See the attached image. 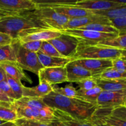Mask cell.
<instances>
[{
    "label": "cell",
    "instance_id": "cell-1",
    "mask_svg": "<svg viewBox=\"0 0 126 126\" xmlns=\"http://www.w3.org/2000/svg\"><path fill=\"white\" fill-rule=\"evenodd\" d=\"M52 109H57L80 119H92L97 109L96 105L76 98H69L54 92L42 98Z\"/></svg>",
    "mask_w": 126,
    "mask_h": 126
},
{
    "label": "cell",
    "instance_id": "cell-2",
    "mask_svg": "<svg viewBox=\"0 0 126 126\" xmlns=\"http://www.w3.org/2000/svg\"><path fill=\"white\" fill-rule=\"evenodd\" d=\"M24 13L32 18L40 28L60 32L70 20V17L57 13L52 7L46 6H38L33 11Z\"/></svg>",
    "mask_w": 126,
    "mask_h": 126
},
{
    "label": "cell",
    "instance_id": "cell-3",
    "mask_svg": "<svg viewBox=\"0 0 126 126\" xmlns=\"http://www.w3.org/2000/svg\"><path fill=\"white\" fill-rule=\"evenodd\" d=\"M34 28H41L25 13L0 18V32L9 35L12 39H17L23 31Z\"/></svg>",
    "mask_w": 126,
    "mask_h": 126
},
{
    "label": "cell",
    "instance_id": "cell-4",
    "mask_svg": "<svg viewBox=\"0 0 126 126\" xmlns=\"http://www.w3.org/2000/svg\"><path fill=\"white\" fill-rule=\"evenodd\" d=\"M121 49L87 44L80 41L72 60L88 59L113 60L121 58Z\"/></svg>",
    "mask_w": 126,
    "mask_h": 126
},
{
    "label": "cell",
    "instance_id": "cell-5",
    "mask_svg": "<svg viewBox=\"0 0 126 126\" xmlns=\"http://www.w3.org/2000/svg\"><path fill=\"white\" fill-rule=\"evenodd\" d=\"M11 46L14 51L16 62L22 70L31 71L38 75L39 71L44 68L39 61L37 53L29 51L23 48L18 39H13Z\"/></svg>",
    "mask_w": 126,
    "mask_h": 126
},
{
    "label": "cell",
    "instance_id": "cell-6",
    "mask_svg": "<svg viewBox=\"0 0 126 126\" xmlns=\"http://www.w3.org/2000/svg\"><path fill=\"white\" fill-rule=\"evenodd\" d=\"M47 41L55 47L63 57L68 58L71 60L76 54L78 46L80 43L79 39L76 37L63 33L57 38Z\"/></svg>",
    "mask_w": 126,
    "mask_h": 126
},
{
    "label": "cell",
    "instance_id": "cell-7",
    "mask_svg": "<svg viewBox=\"0 0 126 126\" xmlns=\"http://www.w3.org/2000/svg\"><path fill=\"white\" fill-rule=\"evenodd\" d=\"M61 32L65 34L76 37L81 41L90 44H96L99 42L115 38L119 35L116 33H100L94 31L77 29L66 30Z\"/></svg>",
    "mask_w": 126,
    "mask_h": 126
},
{
    "label": "cell",
    "instance_id": "cell-8",
    "mask_svg": "<svg viewBox=\"0 0 126 126\" xmlns=\"http://www.w3.org/2000/svg\"><path fill=\"white\" fill-rule=\"evenodd\" d=\"M126 98V90L120 91H103L97 98L98 109H114L123 106Z\"/></svg>",
    "mask_w": 126,
    "mask_h": 126
},
{
    "label": "cell",
    "instance_id": "cell-9",
    "mask_svg": "<svg viewBox=\"0 0 126 126\" xmlns=\"http://www.w3.org/2000/svg\"><path fill=\"white\" fill-rule=\"evenodd\" d=\"M62 32L53 30L34 28L27 30L20 33L17 39L20 43L28 41H47L50 39L57 38L62 34Z\"/></svg>",
    "mask_w": 126,
    "mask_h": 126
},
{
    "label": "cell",
    "instance_id": "cell-10",
    "mask_svg": "<svg viewBox=\"0 0 126 126\" xmlns=\"http://www.w3.org/2000/svg\"><path fill=\"white\" fill-rule=\"evenodd\" d=\"M11 105L17 112L18 119L25 118V119L41 122L48 125L54 120L53 111L52 108L47 110L38 111L33 110L25 107L15 106L12 104V103Z\"/></svg>",
    "mask_w": 126,
    "mask_h": 126
},
{
    "label": "cell",
    "instance_id": "cell-11",
    "mask_svg": "<svg viewBox=\"0 0 126 126\" xmlns=\"http://www.w3.org/2000/svg\"><path fill=\"white\" fill-rule=\"evenodd\" d=\"M36 8L37 4L32 0H0V9L14 15L32 11Z\"/></svg>",
    "mask_w": 126,
    "mask_h": 126
},
{
    "label": "cell",
    "instance_id": "cell-12",
    "mask_svg": "<svg viewBox=\"0 0 126 126\" xmlns=\"http://www.w3.org/2000/svg\"><path fill=\"white\" fill-rule=\"evenodd\" d=\"M38 76L39 82L45 81L52 86L67 82L65 67L44 68L39 71Z\"/></svg>",
    "mask_w": 126,
    "mask_h": 126
},
{
    "label": "cell",
    "instance_id": "cell-13",
    "mask_svg": "<svg viewBox=\"0 0 126 126\" xmlns=\"http://www.w3.org/2000/svg\"><path fill=\"white\" fill-rule=\"evenodd\" d=\"M73 6L94 11H106L118 7L123 5L117 1H103V0H81L75 1Z\"/></svg>",
    "mask_w": 126,
    "mask_h": 126
},
{
    "label": "cell",
    "instance_id": "cell-14",
    "mask_svg": "<svg viewBox=\"0 0 126 126\" xmlns=\"http://www.w3.org/2000/svg\"><path fill=\"white\" fill-rule=\"evenodd\" d=\"M95 23L111 25L110 20L108 19V18L99 16V15L94 14L85 16V17H79V18H70V20L63 27L62 30L78 29L84 26L91 24H95Z\"/></svg>",
    "mask_w": 126,
    "mask_h": 126
},
{
    "label": "cell",
    "instance_id": "cell-15",
    "mask_svg": "<svg viewBox=\"0 0 126 126\" xmlns=\"http://www.w3.org/2000/svg\"><path fill=\"white\" fill-rule=\"evenodd\" d=\"M73 61L92 73L94 76L104 70L113 67L111 60L88 59H79Z\"/></svg>",
    "mask_w": 126,
    "mask_h": 126
},
{
    "label": "cell",
    "instance_id": "cell-16",
    "mask_svg": "<svg viewBox=\"0 0 126 126\" xmlns=\"http://www.w3.org/2000/svg\"><path fill=\"white\" fill-rule=\"evenodd\" d=\"M65 68L66 70L67 82H77L84 79L94 77L92 73L76 63L73 60L66 65Z\"/></svg>",
    "mask_w": 126,
    "mask_h": 126
},
{
    "label": "cell",
    "instance_id": "cell-17",
    "mask_svg": "<svg viewBox=\"0 0 126 126\" xmlns=\"http://www.w3.org/2000/svg\"><path fill=\"white\" fill-rule=\"evenodd\" d=\"M52 111L54 119L62 122L68 126H94L92 119H78L57 109H52Z\"/></svg>",
    "mask_w": 126,
    "mask_h": 126
},
{
    "label": "cell",
    "instance_id": "cell-18",
    "mask_svg": "<svg viewBox=\"0 0 126 126\" xmlns=\"http://www.w3.org/2000/svg\"><path fill=\"white\" fill-rule=\"evenodd\" d=\"M0 66L3 69L6 74L17 81L22 82L21 81L23 80L30 84L33 82L32 80L26 75L16 62H4L0 63Z\"/></svg>",
    "mask_w": 126,
    "mask_h": 126
},
{
    "label": "cell",
    "instance_id": "cell-19",
    "mask_svg": "<svg viewBox=\"0 0 126 126\" xmlns=\"http://www.w3.org/2000/svg\"><path fill=\"white\" fill-rule=\"evenodd\" d=\"M52 91V86L45 81H41L38 86L34 87H27L23 86V97L43 98Z\"/></svg>",
    "mask_w": 126,
    "mask_h": 126
},
{
    "label": "cell",
    "instance_id": "cell-20",
    "mask_svg": "<svg viewBox=\"0 0 126 126\" xmlns=\"http://www.w3.org/2000/svg\"><path fill=\"white\" fill-rule=\"evenodd\" d=\"M12 104L15 106L25 107L33 110L42 111L51 109L44 103L42 98L23 97L20 99L15 100Z\"/></svg>",
    "mask_w": 126,
    "mask_h": 126
},
{
    "label": "cell",
    "instance_id": "cell-21",
    "mask_svg": "<svg viewBox=\"0 0 126 126\" xmlns=\"http://www.w3.org/2000/svg\"><path fill=\"white\" fill-rule=\"evenodd\" d=\"M37 55L44 68L65 67L68 63L72 61L71 59L68 58L48 56L44 55L40 52H38Z\"/></svg>",
    "mask_w": 126,
    "mask_h": 126
},
{
    "label": "cell",
    "instance_id": "cell-22",
    "mask_svg": "<svg viewBox=\"0 0 126 126\" xmlns=\"http://www.w3.org/2000/svg\"><path fill=\"white\" fill-rule=\"evenodd\" d=\"M95 79L97 86L100 87L103 91H120L126 90V78L113 80Z\"/></svg>",
    "mask_w": 126,
    "mask_h": 126
},
{
    "label": "cell",
    "instance_id": "cell-23",
    "mask_svg": "<svg viewBox=\"0 0 126 126\" xmlns=\"http://www.w3.org/2000/svg\"><path fill=\"white\" fill-rule=\"evenodd\" d=\"M103 91V90L98 86L95 88L92 89L88 91H82V90H77V96L76 98L80 100L87 102L88 103L97 105V98L100 94Z\"/></svg>",
    "mask_w": 126,
    "mask_h": 126
},
{
    "label": "cell",
    "instance_id": "cell-24",
    "mask_svg": "<svg viewBox=\"0 0 126 126\" xmlns=\"http://www.w3.org/2000/svg\"><path fill=\"white\" fill-rule=\"evenodd\" d=\"M12 103L0 102V120L5 122H14L18 119L17 112L12 108Z\"/></svg>",
    "mask_w": 126,
    "mask_h": 126
},
{
    "label": "cell",
    "instance_id": "cell-25",
    "mask_svg": "<svg viewBox=\"0 0 126 126\" xmlns=\"http://www.w3.org/2000/svg\"><path fill=\"white\" fill-rule=\"evenodd\" d=\"M95 45L116 48L121 50L126 49V34H120L113 39L99 42Z\"/></svg>",
    "mask_w": 126,
    "mask_h": 126
},
{
    "label": "cell",
    "instance_id": "cell-26",
    "mask_svg": "<svg viewBox=\"0 0 126 126\" xmlns=\"http://www.w3.org/2000/svg\"><path fill=\"white\" fill-rule=\"evenodd\" d=\"M94 78L106 80L124 79L126 78V71H119L111 68L95 75Z\"/></svg>",
    "mask_w": 126,
    "mask_h": 126
},
{
    "label": "cell",
    "instance_id": "cell-27",
    "mask_svg": "<svg viewBox=\"0 0 126 126\" xmlns=\"http://www.w3.org/2000/svg\"><path fill=\"white\" fill-rule=\"evenodd\" d=\"M77 30H84L94 31V32H100V33H116V34H119V32H118V30L116 29L112 25L100 24V23L89 25H86L78 28Z\"/></svg>",
    "mask_w": 126,
    "mask_h": 126
},
{
    "label": "cell",
    "instance_id": "cell-28",
    "mask_svg": "<svg viewBox=\"0 0 126 126\" xmlns=\"http://www.w3.org/2000/svg\"><path fill=\"white\" fill-rule=\"evenodd\" d=\"M94 14L99 15L103 16L109 20L114 19V18H120V17H126V6L113 9L106 11H94Z\"/></svg>",
    "mask_w": 126,
    "mask_h": 126
},
{
    "label": "cell",
    "instance_id": "cell-29",
    "mask_svg": "<svg viewBox=\"0 0 126 126\" xmlns=\"http://www.w3.org/2000/svg\"><path fill=\"white\" fill-rule=\"evenodd\" d=\"M6 81L11 87L16 97V100L23 97V87L24 85L20 81H18L6 74Z\"/></svg>",
    "mask_w": 126,
    "mask_h": 126
},
{
    "label": "cell",
    "instance_id": "cell-30",
    "mask_svg": "<svg viewBox=\"0 0 126 126\" xmlns=\"http://www.w3.org/2000/svg\"><path fill=\"white\" fill-rule=\"evenodd\" d=\"M53 92L69 98H75L77 96V90L73 84H68L63 87H57L56 85L52 86Z\"/></svg>",
    "mask_w": 126,
    "mask_h": 126
},
{
    "label": "cell",
    "instance_id": "cell-31",
    "mask_svg": "<svg viewBox=\"0 0 126 126\" xmlns=\"http://www.w3.org/2000/svg\"><path fill=\"white\" fill-rule=\"evenodd\" d=\"M16 62L14 51L11 44L0 47V63Z\"/></svg>",
    "mask_w": 126,
    "mask_h": 126
},
{
    "label": "cell",
    "instance_id": "cell-32",
    "mask_svg": "<svg viewBox=\"0 0 126 126\" xmlns=\"http://www.w3.org/2000/svg\"><path fill=\"white\" fill-rule=\"evenodd\" d=\"M44 55L51 57H63L59 52L57 50L55 47L49 43L48 41H43L39 51ZM65 58V57H64Z\"/></svg>",
    "mask_w": 126,
    "mask_h": 126
},
{
    "label": "cell",
    "instance_id": "cell-33",
    "mask_svg": "<svg viewBox=\"0 0 126 126\" xmlns=\"http://www.w3.org/2000/svg\"><path fill=\"white\" fill-rule=\"evenodd\" d=\"M76 83L78 86L79 89L82 90V91H88V90L95 88L97 86L96 79L94 77L84 79Z\"/></svg>",
    "mask_w": 126,
    "mask_h": 126
},
{
    "label": "cell",
    "instance_id": "cell-34",
    "mask_svg": "<svg viewBox=\"0 0 126 126\" xmlns=\"http://www.w3.org/2000/svg\"><path fill=\"white\" fill-rule=\"evenodd\" d=\"M111 24L119 32V35L126 34V16L110 20Z\"/></svg>",
    "mask_w": 126,
    "mask_h": 126
},
{
    "label": "cell",
    "instance_id": "cell-35",
    "mask_svg": "<svg viewBox=\"0 0 126 126\" xmlns=\"http://www.w3.org/2000/svg\"><path fill=\"white\" fill-rule=\"evenodd\" d=\"M100 120L109 126H126V120L115 118L111 116H108Z\"/></svg>",
    "mask_w": 126,
    "mask_h": 126
},
{
    "label": "cell",
    "instance_id": "cell-36",
    "mask_svg": "<svg viewBox=\"0 0 126 126\" xmlns=\"http://www.w3.org/2000/svg\"><path fill=\"white\" fill-rule=\"evenodd\" d=\"M17 126H49L48 124L36 121L30 120V119L19 118L14 121Z\"/></svg>",
    "mask_w": 126,
    "mask_h": 126
},
{
    "label": "cell",
    "instance_id": "cell-37",
    "mask_svg": "<svg viewBox=\"0 0 126 126\" xmlns=\"http://www.w3.org/2000/svg\"><path fill=\"white\" fill-rule=\"evenodd\" d=\"M42 43L43 41H28L26 43H20V44L22 46L27 50L37 53L39 51Z\"/></svg>",
    "mask_w": 126,
    "mask_h": 126
},
{
    "label": "cell",
    "instance_id": "cell-38",
    "mask_svg": "<svg viewBox=\"0 0 126 126\" xmlns=\"http://www.w3.org/2000/svg\"><path fill=\"white\" fill-rule=\"evenodd\" d=\"M0 89L2 91L4 94L6 95L7 97L10 98L11 99L16 100V97L14 94L13 91L11 89V87L9 86V84L7 83L6 79L0 82Z\"/></svg>",
    "mask_w": 126,
    "mask_h": 126
},
{
    "label": "cell",
    "instance_id": "cell-39",
    "mask_svg": "<svg viewBox=\"0 0 126 126\" xmlns=\"http://www.w3.org/2000/svg\"><path fill=\"white\" fill-rule=\"evenodd\" d=\"M110 116L126 120V107L120 106L114 108L112 110Z\"/></svg>",
    "mask_w": 126,
    "mask_h": 126
},
{
    "label": "cell",
    "instance_id": "cell-40",
    "mask_svg": "<svg viewBox=\"0 0 126 126\" xmlns=\"http://www.w3.org/2000/svg\"><path fill=\"white\" fill-rule=\"evenodd\" d=\"M113 68L119 71H126V60L119 58L112 60Z\"/></svg>",
    "mask_w": 126,
    "mask_h": 126
},
{
    "label": "cell",
    "instance_id": "cell-41",
    "mask_svg": "<svg viewBox=\"0 0 126 126\" xmlns=\"http://www.w3.org/2000/svg\"><path fill=\"white\" fill-rule=\"evenodd\" d=\"M12 38L9 35L0 32V47L11 44Z\"/></svg>",
    "mask_w": 126,
    "mask_h": 126
},
{
    "label": "cell",
    "instance_id": "cell-42",
    "mask_svg": "<svg viewBox=\"0 0 126 126\" xmlns=\"http://www.w3.org/2000/svg\"><path fill=\"white\" fill-rule=\"evenodd\" d=\"M14 100L11 99L8 97L6 95L4 94L2 92L0 89V102H6V103H13L14 102Z\"/></svg>",
    "mask_w": 126,
    "mask_h": 126
},
{
    "label": "cell",
    "instance_id": "cell-43",
    "mask_svg": "<svg viewBox=\"0 0 126 126\" xmlns=\"http://www.w3.org/2000/svg\"><path fill=\"white\" fill-rule=\"evenodd\" d=\"M49 126H68L65 124H64L62 122L60 121L55 119L54 118V120L49 124Z\"/></svg>",
    "mask_w": 126,
    "mask_h": 126
},
{
    "label": "cell",
    "instance_id": "cell-44",
    "mask_svg": "<svg viewBox=\"0 0 126 126\" xmlns=\"http://www.w3.org/2000/svg\"><path fill=\"white\" fill-rule=\"evenodd\" d=\"M6 78V74L3 69L0 66V82L4 81Z\"/></svg>",
    "mask_w": 126,
    "mask_h": 126
},
{
    "label": "cell",
    "instance_id": "cell-45",
    "mask_svg": "<svg viewBox=\"0 0 126 126\" xmlns=\"http://www.w3.org/2000/svg\"><path fill=\"white\" fill-rule=\"evenodd\" d=\"M93 122L95 126H109L101 121L100 119H93Z\"/></svg>",
    "mask_w": 126,
    "mask_h": 126
},
{
    "label": "cell",
    "instance_id": "cell-46",
    "mask_svg": "<svg viewBox=\"0 0 126 126\" xmlns=\"http://www.w3.org/2000/svg\"><path fill=\"white\" fill-rule=\"evenodd\" d=\"M12 15H14V14H11V13H9V12H4V11H2V10L0 9V18H2V17H7V16H12Z\"/></svg>",
    "mask_w": 126,
    "mask_h": 126
},
{
    "label": "cell",
    "instance_id": "cell-47",
    "mask_svg": "<svg viewBox=\"0 0 126 126\" xmlns=\"http://www.w3.org/2000/svg\"><path fill=\"white\" fill-rule=\"evenodd\" d=\"M0 126H17L14 122H6L2 124H0Z\"/></svg>",
    "mask_w": 126,
    "mask_h": 126
},
{
    "label": "cell",
    "instance_id": "cell-48",
    "mask_svg": "<svg viewBox=\"0 0 126 126\" xmlns=\"http://www.w3.org/2000/svg\"><path fill=\"white\" fill-rule=\"evenodd\" d=\"M121 59L126 60V49H123V50H122Z\"/></svg>",
    "mask_w": 126,
    "mask_h": 126
},
{
    "label": "cell",
    "instance_id": "cell-49",
    "mask_svg": "<svg viewBox=\"0 0 126 126\" xmlns=\"http://www.w3.org/2000/svg\"><path fill=\"white\" fill-rule=\"evenodd\" d=\"M117 1L123 4L124 6H126V0H118Z\"/></svg>",
    "mask_w": 126,
    "mask_h": 126
},
{
    "label": "cell",
    "instance_id": "cell-50",
    "mask_svg": "<svg viewBox=\"0 0 126 126\" xmlns=\"http://www.w3.org/2000/svg\"><path fill=\"white\" fill-rule=\"evenodd\" d=\"M6 123V122L4 121L0 120V124H3V123Z\"/></svg>",
    "mask_w": 126,
    "mask_h": 126
},
{
    "label": "cell",
    "instance_id": "cell-51",
    "mask_svg": "<svg viewBox=\"0 0 126 126\" xmlns=\"http://www.w3.org/2000/svg\"><path fill=\"white\" fill-rule=\"evenodd\" d=\"M123 106H124V107H126V98L125 99V101H124V105H123Z\"/></svg>",
    "mask_w": 126,
    "mask_h": 126
},
{
    "label": "cell",
    "instance_id": "cell-52",
    "mask_svg": "<svg viewBox=\"0 0 126 126\" xmlns=\"http://www.w3.org/2000/svg\"><path fill=\"white\" fill-rule=\"evenodd\" d=\"M94 126H95V125H94Z\"/></svg>",
    "mask_w": 126,
    "mask_h": 126
}]
</instances>
